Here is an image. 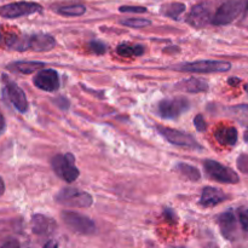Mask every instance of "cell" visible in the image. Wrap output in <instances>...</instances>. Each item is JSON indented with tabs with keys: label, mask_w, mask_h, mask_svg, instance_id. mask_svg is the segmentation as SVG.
<instances>
[{
	"label": "cell",
	"mask_w": 248,
	"mask_h": 248,
	"mask_svg": "<svg viewBox=\"0 0 248 248\" xmlns=\"http://www.w3.org/2000/svg\"><path fill=\"white\" fill-rule=\"evenodd\" d=\"M7 45L17 51L31 50L35 52H45L55 47L56 40L48 34L38 33L28 36H11L7 39Z\"/></svg>",
	"instance_id": "6da1fadb"
},
{
	"label": "cell",
	"mask_w": 248,
	"mask_h": 248,
	"mask_svg": "<svg viewBox=\"0 0 248 248\" xmlns=\"http://www.w3.org/2000/svg\"><path fill=\"white\" fill-rule=\"evenodd\" d=\"M232 64L225 61H195V62L181 63L174 65L173 69L177 72L184 73H201V74H208V73H225L230 70Z\"/></svg>",
	"instance_id": "7a4b0ae2"
},
{
	"label": "cell",
	"mask_w": 248,
	"mask_h": 248,
	"mask_svg": "<svg viewBox=\"0 0 248 248\" xmlns=\"http://www.w3.org/2000/svg\"><path fill=\"white\" fill-rule=\"evenodd\" d=\"M56 202L67 207L74 208H89L93 203V199L86 191H82L78 188H63L55 196Z\"/></svg>",
	"instance_id": "3957f363"
},
{
	"label": "cell",
	"mask_w": 248,
	"mask_h": 248,
	"mask_svg": "<svg viewBox=\"0 0 248 248\" xmlns=\"http://www.w3.org/2000/svg\"><path fill=\"white\" fill-rule=\"evenodd\" d=\"M51 166H52L55 173L67 183H73L80 176L79 170L75 166L74 155L70 154V153L53 156L51 160Z\"/></svg>",
	"instance_id": "277c9868"
},
{
	"label": "cell",
	"mask_w": 248,
	"mask_h": 248,
	"mask_svg": "<svg viewBox=\"0 0 248 248\" xmlns=\"http://www.w3.org/2000/svg\"><path fill=\"white\" fill-rule=\"evenodd\" d=\"M61 218L68 229L72 230L73 232L81 235H92L96 232V224L86 216L73 211H63L61 213Z\"/></svg>",
	"instance_id": "5b68a950"
},
{
	"label": "cell",
	"mask_w": 248,
	"mask_h": 248,
	"mask_svg": "<svg viewBox=\"0 0 248 248\" xmlns=\"http://www.w3.org/2000/svg\"><path fill=\"white\" fill-rule=\"evenodd\" d=\"M242 10H244V2L241 0H227L218 7L211 22L215 26L230 24L240 16Z\"/></svg>",
	"instance_id": "8992f818"
},
{
	"label": "cell",
	"mask_w": 248,
	"mask_h": 248,
	"mask_svg": "<svg viewBox=\"0 0 248 248\" xmlns=\"http://www.w3.org/2000/svg\"><path fill=\"white\" fill-rule=\"evenodd\" d=\"M203 167H205L206 173L215 181L225 184L239 183L240 178L236 172L230 169V167L222 165L220 162L215 161V160H205Z\"/></svg>",
	"instance_id": "52a82bcc"
},
{
	"label": "cell",
	"mask_w": 248,
	"mask_h": 248,
	"mask_svg": "<svg viewBox=\"0 0 248 248\" xmlns=\"http://www.w3.org/2000/svg\"><path fill=\"white\" fill-rule=\"evenodd\" d=\"M157 131H159L160 135H161L167 142H170L173 145H177V147H183L186 148V149L196 150L202 149L201 145L198 143V140H196L191 135H188V133L174 130V128L164 127V126H157Z\"/></svg>",
	"instance_id": "ba28073f"
},
{
	"label": "cell",
	"mask_w": 248,
	"mask_h": 248,
	"mask_svg": "<svg viewBox=\"0 0 248 248\" xmlns=\"http://www.w3.org/2000/svg\"><path fill=\"white\" fill-rule=\"evenodd\" d=\"M190 103L186 98L177 97L172 99H164L157 104V113L162 119H176L189 110Z\"/></svg>",
	"instance_id": "9c48e42d"
},
{
	"label": "cell",
	"mask_w": 248,
	"mask_h": 248,
	"mask_svg": "<svg viewBox=\"0 0 248 248\" xmlns=\"http://www.w3.org/2000/svg\"><path fill=\"white\" fill-rule=\"evenodd\" d=\"M43 6L38 2L18 1L0 6V16L4 18H18V17L40 12Z\"/></svg>",
	"instance_id": "30bf717a"
},
{
	"label": "cell",
	"mask_w": 248,
	"mask_h": 248,
	"mask_svg": "<svg viewBox=\"0 0 248 248\" xmlns=\"http://www.w3.org/2000/svg\"><path fill=\"white\" fill-rule=\"evenodd\" d=\"M4 81L5 89H6L7 92V97H9L12 106H14L19 113H26V111L28 110V101H27V97L26 94H24L23 90H22L16 82L7 79L6 77H4Z\"/></svg>",
	"instance_id": "8fae6325"
},
{
	"label": "cell",
	"mask_w": 248,
	"mask_h": 248,
	"mask_svg": "<svg viewBox=\"0 0 248 248\" xmlns=\"http://www.w3.org/2000/svg\"><path fill=\"white\" fill-rule=\"evenodd\" d=\"M34 85L46 92H53L60 87V77L53 69H43L34 77Z\"/></svg>",
	"instance_id": "7c38bea8"
},
{
	"label": "cell",
	"mask_w": 248,
	"mask_h": 248,
	"mask_svg": "<svg viewBox=\"0 0 248 248\" xmlns=\"http://www.w3.org/2000/svg\"><path fill=\"white\" fill-rule=\"evenodd\" d=\"M211 21H212L211 10L205 4L195 5L186 16V23L195 28H202V27L207 26Z\"/></svg>",
	"instance_id": "4fadbf2b"
},
{
	"label": "cell",
	"mask_w": 248,
	"mask_h": 248,
	"mask_svg": "<svg viewBox=\"0 0 248 248\" xmlns=\"http://www.w3.org/2000/svg\"><path fill=\"white\" fill-rule=\"evenodd\" d=\"M220 232L228 240H234L237 232V223L232 211H227L218 217Z\"/></svg>",
	"instance_id": "5bb4252c"
},
{
	"label": "cell",
	"mask_w": 248,
	"mask_h": 248,
	"mask_svg": "<svg viewBox=\"0 0 248 248\" xmlns=\"http://www.w3.org/2000/svg\"><path fill=\"white\" fill-rule=\"evenodd\" d=\"M227 199L228 196L220 189L215 188V186H206V188L202 189V193H201L200 205L203 206V207H213V206L222 203Z\"/></svg>",
	"instance_id": "9a60e30c"
},
{
	"label": "cell",
	"mask_w": 248,
	"mask_h": 248,
	"mask_svg": "<svg viewBox=\"0 0 248 248\" xmlns=\"http://www.w3.org/2000/svg\"><path fill=\"white\" fill-rule=\"evenodd\" d=\"M56 229V223L52 218L44 215H35L31 218V230L34 234L45 236L50 235Z\"/></svg>",
	"instance_id": "2e32d148"
},
{
	"label": "cell",
	"mask_w": 248,
	"mask_h": 248,
	"mask_svg": "<svg viewBox=\"0 0 248 248\" xmlns=\"http://www.w3.org/2000/svg\"><path fill=\"white\" fill-rule=\"evenodd\" d=\"M176 89L179 91L186 92V93H200V92L208 91L207 81L198 78H189V79L182 80L176 85Z\"/></svg>",
	"instance_id": "e0dca14e"
},
{
	"label": "cell",
	"mask_w": 248,
	"mask_h": 248,
	"mask_svg": "<svg viewBox=\"0 0 248 248\" xmlns=\"http://www.w3.org/2000/svg\"><path fill=\"white\" fill-rule=\"evenodd\" d=\"M215 137L222 145H235L237 143V130L235 127H220L216 131Z\"/></svg>",
	"instance_id": "ac0fdd59"
},
{
	"label": "cell",
	"mask_w": 248,
	"mask_h": 248,
	"mask_svg": "<svg viewBox=\"0 0 248 248\" xmlns=\"http://www.w3.org/2000/svg\"><path fill=\"white\" fill-rule=\"evenodd\" d=\"M174 170L191 182H199L201 179L200 171L196 167L186 164V162H178L176 167H174Z\"/></svg>",
	"instance_id": "d6986e66"
},
{
	"label": "cell",
	"mask_w": 248,
	"mask_h": 248,
	"mask_svg": "<svg viewBox=\"0 0 248 248\" xmlns=\"http://www.w3.org/2000/svg\"><path fill=\"white\" fill-rule=\"evenodd\" d=\"M43 67H45V64L41 62H15L12 64L9 65V68L15 72H18L21 74H31L35 70L41 69Z\"/></svg>",
	"instance_id": "ffe728a7"
},
{
	"label": "cell",
	"mask_w": 248,
	"mask_h": 248,
	"mask_svg": "<svg viewBox=\"0 0 248 248\" xmlns=\"http://www.w3.org/2000/svg\"><path fill=\"white\" fill-rule=\"evenodd\" d=\"M184 11H186V5L182 2H170L161 7V14L172 19H178Z\"/></svg>",
	"instance_id": "44dd1931"
},
{
	"label": "cell",
	"mask_w": 248,
	"mask_h": 248,
	"mask_svg": "<svg viewBox=\"0 0 248 248\" xmlns=\"http://www.w3.org/2000/svg\"><path fill=\"white\" fill-rule=\"evenodd\" d=\"M116 52L123 57H131V56H140L144 52L143 45H128V44H120L116 48Z\"/></svg>",
	"instance_id": "7402d4cb"
},
{
	"label": "cell",
	"mask_w": 248,
	"mask_h": 248,
	"mask_svg": "<svg viewBox=\"0 0 248 248\" xmlns=\"http://www.w3.org/2000/svg\"><path fill=\"white\" fill-rule=\"evenodd\" d=\"M60 15L68 17H77L81 16L86 12V6L82 4H74V5H67V6H62L57 10Z\"/></svg>",
	"instance_id": "603a6c76"
},
{
	"label": "cell",
	"mask_w": 248,
	"mask_h": 248,
	"mask_svg": "<svg viewBox=\"0 0 248 248\" xmlns=\"http://www.w3.org/2000/svg\"><path fill=\"white\" fill-rule=\"evenodd\" d=\"M121 23L130 28H144L152 24V22L147 18H126L121 21Z\"/></svg>",
	"instance_id": "cb8c5ba5"
},
{
	"label": "cell",
	"mask_w": 248,
	"mask_h": 248,
	"mask_svg": "<svg viewBox=\"0 0 248 248\" xmlns=\"http://www.w3.org/2000/svg\"><path fill=\"white\" fill-rule=\"evenodd\" d=\"M89 46L90 48H91L92 52L96 53V55H103V53H106L107 51V46L99 40H92Z\"/></svg>",
	"instance_id": "d4e9b609"
},
{
	"label": "cell",
	"mask_w": 248,
	"mask_h": 248,
	"mask_svg": "<svg viewBox=\"0 0 248 248\" xmlns=\"http://www.w3.org/2000/svg\"><path fill=\"white\" fill-rule=\"evenodd\" d=\"M194 125H195L196 130L199 132H205L206 128H207V124H206L205 119H203V116L201 114L195 116V119H194Z\"/></svg>",
	"instance_id": "484cf974"
},
{
	"label": "cell",
	"mask_w": 248,
	"mask_h": 248,
	"mask_svg": "<svg viewBox=\"0 0 248 248\" xmlns=\"http://www.w3.org/2000/svg\"><path fill=\"white\" fill-rule=\"evenodd\" d=\"M120 12H133V14H143L147 12V9L144 6H121Z\"/></svg>",
	"instance_id": "4316f807"
},
{
	"label": "cell",
	"mask_w": 248,
	"mask_h": 248,
	"mask_svg": "<svg viewBox=\"0 0 248 248\" xmlns=\"http://www.w3.org/2000/svg\"><path fill=\"white\" fill-rule=\"evenodd\" d=\"M240 224H241L242 229L245 230V232H248V210H245L242 211V212H240Z\"/></svg>",
	"instance_id": "83f0119b"
},
{
	"label": "cell",
	"mask_w": 248,
	"mask_h": 248,
	"mask_svg": "<svg viewBox=\"0 0 248 248\" xmlns=\"http://www.w3.org/2000/svg\"><path fill=\"white\" fill-rule=\"evenodd\" d=\"M162 215H164L165 219L169 220L170 223H176L177 222L176 213H174V211L171 210V208H165L164 212H162Z\"/></svg>",
	"instance_id": "f1b7e54d"
},
{
	"label": "cell",
	"mask_w": 248,
	"mask_h": 248,
	"mask_svg": "<svg viewBox=\"0 0 248 248\" xmlns=\"http://www.w3.org/2000/svg\"><path fill=\"white\" fill-rule=\"evenodd\" d=\"M0 248H21L19 247V242L17 240L11 239L9 241H6L5 244H2V246Z\"/></svg>",
	"instance_id": "f546056e"
},
{
	"label": "cell",
	"mask_w": 248,
	"mask_h": 248,
	"mask_svg": "<svg viewBox=\"0 0 248 248\" xmlns=\"http://www.w3.org/2000/svg\"><path fill=\"white\" fill-rule=\"evenodd\" d=\"M56 104H57L60 108L62 109H68V106H69V102L64 98V97H60V98L56 99Z\"/></svg>",
	"instance_id": "4dcf8cb0"
},
{
	"label": "cell",
	"mask_w": 248,
	"mask_h": 248,
	"mask_svg": "<svg viewBox=\"0 0 248 248\" xmlns=\"http://www.w3.org/2000/svg\"><path fill=\"white\" fill-rule=\"evenodd\" d=\"M240 81H241V80L239 79V78H230L229 80H228V82H229L230 85H232V86H236L237 84H240Z\"/></svg>",
	"instance_id": "1f68e13d"
},
{
	"label": "cell",
	"mask_w": 248,
	"mask_h": 248,
	"mask_svg": "<svg viewBox=\"0 0 248 248\" xmlns=\"http://www.w3.org/2000/svg\"><path fill=\"white\" fill-rule=\"evenodd\" d=\"M57 247H58L57 242L52 241V240H51V241L46 242V245H45V246H44L43 248H57Z\"/></svg>",
	"instance_id": "d6a6232c"
},
{
	"label": "cell",
	"mask_w": 248,
	"mask_h": 248,
	"mask_svg": "<svg viewBox=\"0 0 248 248\" xmlns=\"http://www.w3.org/2000/svg\"><path fill=\"white\" fill-rule=\"evenodd\" d=\"M4 130H5V119H4V116L0 114V135L4 132Z\"/></svg>",
	"instance_id": "836d02e7"
},
{
	"label": "cell",
	"mask_w": 248,
	"mask_h": 248,
	"mask_svg": "<svg viewBox=\"0 0 248 248\" xmlns=\"http://www.w3.org/2000/svg\"><path fill=\"white\" fill-rule=\"evenodd\" d=\"M5 191V184H4V181L1 179V177H0V196L4 194Z\"/></svg>",
	"instance_id": "e575fe53"
},
{
	"label": "cell",
	"mask_w": 248,
	"mask_h": 248,
	"mask_svg": "<svg viewBox=\"0 0 248 248\" xmlns=\"http://www.w3.org/2000/svg\"><path fill=\"white\" fill-rule=\"evenodd\" d=\"M244 140H245V142H246L247 144H248V127H247V130L245 131V133H244Z\"/></svg>",
	"instance_id": "d590c367"
},
{
	"label": "cell",
	"mask_w": 248,
	"mask_h": 248,
	"mask_svg": "<svg viewBox=\"0 0 248 248\" xmlns=\"http://www.w3.org/2000/svg\"><path fill=\"white\" fill-rule=\"evenodd\" d=\"M246 9L248 10V0H247V4H246Z\"/></svg>",
	"instance_id": "8d00e7d4"
},
{
	"label": "cell",
	"mask_w": 248,
	"mask_h": 248,
	"mask_svg": "<svg viewBox=\"0 0 248 248\" xmlns=\"http://www.w3.org/2000/svg\"><path fill=\"white\" fill-rule=\"evenodd\" d=\"M0 40H1V33H0Z\"/></svg>",
	"instance_id": "74e56055"
}]
</instances>
